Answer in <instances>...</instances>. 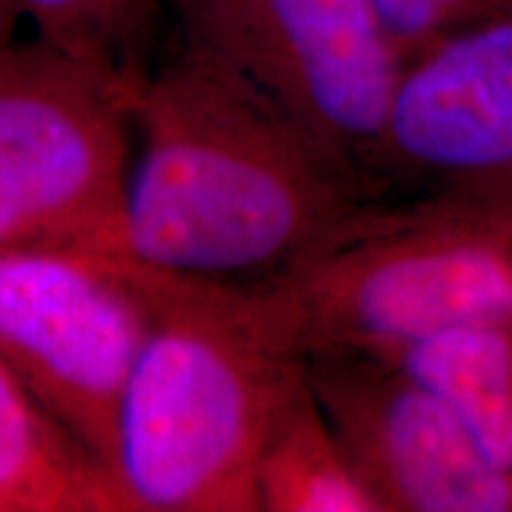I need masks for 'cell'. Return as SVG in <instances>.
<instances>
[{
	"instance_id": "cell-1",
	"label": "cell",
	"mask_w": 512,
	"mask_h": 512,
	"mask_svg": "<svg viewBox=\"0 0 512 512\" xmlns=\"http://www.w3.org/2000/svg\"><path fill=\"white\" fill-rule=\"evenodd\" d=\"M121 254L226 285L278 278L375 202L247 81L181 50L136 102Z\"/></svg>"
},
{
	"instance_id": "cell-2",
	"label": "cell",
	"mask_w": 512,
	"mask_h": 512,
	"mask_svg": "<svg viewBox=\"0 0 512 512\" xmlns=\"http://www.w3.org/2000/svg\"><path fill=\"white\" fill-rule=\"evenodd\" d=\"M136 266L150 328L117 422L128 512H259L256 463L304 358L252 285Z\"/></svg>"
},
{
	"instance_id": "cell-3",
	"label": "cell",
	"mask_w": 512,
	"mask_h": 512,
	"mask_svg": "<svg viewBox=\"0 0 512 512\" xmlns=\"http://www.w3.org/2000/svg\"><path fill=\"white\" fill-rule=\"evenodd\" d=\"M252 287L299 358L394 356L439 332L512 316V223L384 197L290 271Z\"/></svg>"
},
{
	"instance_id": "cell-4",
	"label": "cell",
	"mask_w": 512,
	"mask_h": 512,
	"mask_svg": "<svg viewBox=\"0 0 512 512\" xmlns=\"http://www.w3.org/2000/svg\"><path fill=\"white\" fill-rule=\"evenodd\" d=\"M138 93L50 43L0 57V252L121 254Z\"/></svg>"
},
{
	"instance_id": "cell-5",
	"label": "cell",
	"mask_w": 512,
	"mask_h": 512,
	"mask_svg": "<svg viewBox=\"0 0 512 512\" xmlns=\"http://www.w3.org/2000/svg\"><path fill=\"white\" fill-rule=\"evenodd\" d=\"M171 3L185 50L247 81L384 200V133L403 60L370 0Z\"/></svg>"
},
{
	"instance_id": "cell-6",
	"label": "cell",
	"mask_w": 512,
	"mask_h": 512,
	"mask_svg": "<svg viewBox=\"0 0 512 512\" xmlns=\"http://www.w3.org/2000/svg\"><path fill=\"white\" fill-rule=\"evenodd\" d=\"M147 328L150 309L128 256L67 247L0 252V356L112 477L121 399Z\"/></svg>"
},
{
	"instance_id": "cell-7",
	"label": "cell",
	"mask_w": 512,
	"mask_h": 512,
	"mask_svg": "<svg viewBox=\"0 0 512 512\" xmlns=\"http://www.w3.org/2000/svg\"><path fill=\"white\" fill-rule=\"evenodd\" d=\"M384 197L512 223V12L403 64L382 150Z\"/></svg>"
},
{
	"instance_id": "cell-8",
	"label": "cell",
	"mask_w": 512,
	"mask_h": 512,
	"mask_svg": "<svg viewBox=\"0 0 512 512\" xmlns=\"http://www.w3.org/2000/svg\"><path fill=\"white\" fill-rule=\"evenodd\" d=\"M304 363L320 408L382 512H512V479L406 366L354 351Z\"/></svg>"
},
{
	"instance_id": "cell-9",
	"label": "cell",
	"mask_w": 512,
	"mask_h": 512,
	"mask_svg": "<svg viewBox=\"0 0 512 512\" xmlns=\"http://www.w3.org/2000/svg\"><path fill=\"white\" fill-rule=\"evenodd\" d=\"M0 512H128L110 472L0 356Z\"/></svg>"
},
{
	"instance_id": "cell-10",
	"label": "cell",
	"mask_w": 512,
	"mask_h": 512,
	"mask_svg": "<svg viewBox=\"0 0 512 512\" xmlns=\"http://www.w3.org/2000/svg\"><path fill=\"white\" fill-rule=\"evenodd\" d=\"M256 503L259 512H382L306 370L268 427L256 463Z\"/></svg>"
},
{
	"instance_id": "cell-11",
	"label": "cell",
	"mask_w": 512,
	"mask_h": 512,
	"mask_svg": "<svg viewBox=\"0 0 512 512\" xmlns=\"http://www.w3.org/2000/svg\"><path fill=\"white\" fill-rule=\"evenodd\" d=\"M387 358L432 387L512 479V316L439 332Z\"/></svg>"
},
{
	"instance_id": "cell-12",
	"label": "cell",
	"mask_w": 512,
	"mask_h": 512,
	"mask_svg": "<svg viewBox=\"0 0 512 512\" xmlns=\"http://www.w3.org/2000/svg\"><path fill=\"white\" fill-rule=\"evenodd\" d=\"M36 38L93 64L133 93L143 91L150 46L162 0H15Z\"/></svg>"
},
{
	"instance_id": "cell-13",
	"label": "cell",
	"mask_w": 512,
	"mask_h": 512,
	"mask_svg": "<svg viewBox=\"0 0 512 512\" xmlns=\"http://www.w3.org/2000/svg\"><path fill=\"white\" fill-rule=\"evenodd\" d=\"M403 64L441 38L512 12V0H370Z\"/></svg>"
},
{
	"instance_id": "cell-14",
	"label": "cell",
	"mask_w": 512,
	"mask_h": 512,
	"mask_svg": "<svg viewBox=\"0 0 512 512\" xmlns=\"http://www.w3.org/2000/svg\"><path fill=\"white\" fill-rule=\"evenodd\" d=\"M24 15L15 0H0V57L19 41V27Z\"/></svg>"
}]
</instances>
